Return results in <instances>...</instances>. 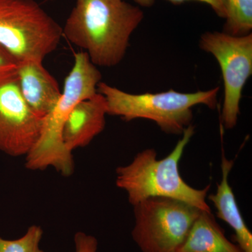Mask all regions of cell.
<instances>
[{
    "mask_svg": "<svg viewBox=\"0 0 252 252\" xmlns=\"http://www.w3.org/2000/svg\"><path fill=\"white\" fill-rule=\"evenodd\" d=\"M143 11L124 0H77L63 35L84 50L97 67L122 63L131 36L143 21Z\"/></svg>",
    "mask_w": 252,
    "mask_h": 252,
    "instance_id": "obj_1",
    "label": "cell"
},
{
    "mask_svg": "<svg viewBox=\"0 0 252 252\" xmlns=\"http://www.w3.org/2000/svg\"><path fill=\"white\" fill-rule=\"evenodd\" d=\"M194 133L195 127L189 126L171 153L164 158L158 160L155 149H147L139 152L130 163L117 167L116 184L127 193L131 205L162 197L180 200L201 211L212 212L206 201L211 186L193 188L180 175V160Z\"/></svg>",
    "mask_w": 252,
    "mask_h": 252,
    "instance_id": "obj_2",
    "label": "cell"
},
{
    "mask_svg": "<svg viewBox=\"0 0 252 252\" xmlns=\"http://www.w3.org/2000/svg\"><path fill=\"white\" fill-rule=\"evenodd\" d=\"M102 74L84 51L74 54L72 69L64 80V89L57 105L44 118L39 140L26 156V167L31 170L53 167L69 177L74 172L72 152L63 143L62 130L68 114L76 104L97 93Z\"/></svg>",
    "mask_w": 252,
    "mask_h": 252,
    "instance_id": "obj_3",
    "label": "cell"
},
{
    "mask_svg": "<svg viewBox=\"0 0 252 252\" xmlns=\"http://www.w3.org/2000/svg\"><path fill=\"white\" fill-rule=\"evenodd\" d=\"M219 92L220 87L194 93L170 89L157 94H132L102 81L97 86V93L107 102L108 115L117 116L126 122L151 120L171 135H182L192 125V109L195 106L203 104L210 109L216 108Z\"/></svg>",
    "mask_w": 252,
    "mask_h": 252,
    "instance_id": "obj_4",
    "label": "cell"
},
{
    "mask_svg": "<svg viewBox=\"0 0 252 252\" xmlns=\"http://www.w3.org/2000/svg\"><path fill=\"white\" fill-rule=\"evenodd\" d=\"M63 36V28L34 0H0V46L18 63L43 62Z\"/></svg>",
    "mask_w": 252,
    "mask_h": 252,
    "instance_id": "obj_5",
    "label": "cell"
},
{
    "mask_svg": "<svg viewBox=\"0 0 252 252\" xmlns=\"http://www.w3.org/2000/svg\"><path fill=\"white\" fill-rule=\"evenodd\" d=\"M133 207L132 237L142 252H178L201 211L162 197L146 199Z\"/></svg>",
    "mask_w": 252,
    "mask_h": 252,
    "instance_id": "obj_6",
    "label": "cell"
},
{
    "mask_svg": "<svg viewBox=\"0 0 252 252\" xmlns=\"http://www.w3.org/2000/svg\"><path fill=\"white\" fill-rule=\"evenodd\" d=\"M199 47L212 54L220 64L224 86L222 126L234 128L240 113V101L247 81L252 74V33L233 36L224 32H206Z\"/></svg>",
    "mask_w": 252,
    "mask_h": 252,
    "instance_id": "obj_7",
    "label": "cell"
},
{
    "mask_svg": "<svg viewBox=\"0 0 252 252\" xmlns=\"http://www.w3.org/2000/svg\"><path fill=\"white\" fill-rule=\"evenodd\" d=\"M44 121L25 100L16 69L0 74V151L14 157L27 155L39 140Z\"/></svg>",
    "mask_w": 252,
    "mask_h": 252,
    "instance_id": "obj_8",
    "label": "cell"
},
{
    "mask_svg": "<svg viewBox=\"0 0 252 252\" xmlns=\"http://www.w3.org/2000/svg\"><path fill=\"white\" fill-rule=\"evenodd\" d=\"M107 105L102 94L97 93L76 104L63 125L62 139L68 151L85 147L104 130Z\"/></svg>",
    "mask_w": 252,
    "mask_h": 252,
    "instance_id": "obj_9",
    "label": "cell"
},
{
    "mask_svg": "<svg viewBox=\"0 0 252 252\" xmlns=\"http://www.w3.org/2000/svg\"><path fill=\"white\" fill-rule=\"evenodd\" d=\"M20 89L25 100L32 110L45 118L57 105L62 92L59 83L36 60L18 63L16 68Z\"/></svg>",
    "mask_w": 252,
    "mask_h": 252,
    "instance_id": "obj_10",
    "label": "cell"
},
{
    "mask_svg": "<svg viewBox=\"0 0 252 252\" xmlns=\"http://www.w3.org/2000/svg\"><path fill=\"white\" fill-rule=\"evenodd\" d=\"M234 162L225 157L222 149L221 180L217 185V192L207 198L217 209V216L233 228L238 246L243 252H252V233L245 223L237 203L228 177Z\"/></svg>",
    "mask_w": 252,
    "mask_h": 252,
    "instance_id": "obj_11",
    "label": "cell"
},
{
    "mask_svg": "<svg viewBox=\"0 0 252 252\" xmlns=\"http://www.w3.org/2000/svg\"><path fill=\"white\" fill-rule=\"evenodd\" d=\"M178 252H243L225 237L212 212L200 211Z\"/></svg>",
    "mask_w": 252,
    "mask_h": 252,
    "instance_id": "obj_12",
    "label": "cell"
},
{
    "mask_svg": "<svg viewBox=\"0 0 252 252\" xmlns=\"http://www.w3.org/2000/svg\"><path fill=\"white\" fill-rule=\"evenodd\" d=\"M223 31L233 36L252 33V0H228Z\"/></svg>",
    "mask_w": 252,
    "mask_h": 252,
    "instance_id": "obj_13",
    "label": "cell"
},
{
    "mask_svg": "<svg viewBox=\"0 0 252 252\" xmlns=\"http://www.w3.org/2000/svg\"><path fill=\"white\" fill-rule=\"evenodd\" d=\"M43 230L39 225H31L26 234L17 240L0 238V252H44L39 248Z\"/></svg>",
    "mask_w": 252,
    "mask_h": 252,
    "instance_id": "obj_14",
    "label": "cell"
},
{
    "mask_svg": "<svg viewBox=\"0 0 252 252\" xmlns=\"http://www.w3.org/2000/svg\"><path fill=\"white\" fill-rule=\"evenodd\" d=\"M76 252H99L98 243L94 237L78 232L74 235Z\"/></svg>",
    "mask_w": 252,
    "mask_h": 252,
    "instance_id": "obj_15",
    "label": "cell"
},
{
    "mask_svg": "<svg viewBox=\"0 0 252 252\" xmlns=\"http://www.w3.org/2000/svg\"><path fill=\"white\" fill-rule=\"evenodd\" d=\"M166 1L175 5L183 4L187 1H200L209 5L219 17L223 19L226 17L228 0H166Z\"/></svg>",
    "mask_w": 252,
    "mask_h": 252,
    "instance_id": "obj_16",
    "label": "cell"
},
{
    "mask_svg": "<svg viewBox=\"0 0 252 252\" xmlns=\"http://www.w3.org/2000/svg\"><path fill=\"white\" fill-rule=\"evenodd\" d=\"M17 66L16 59L0 46V74L15 70Z\"/></svg>",
    "mask_w": 252,
    "mask_h": 252,
    "instance_id": "obj_17",
    "label": "cell"
},
{
    "mask_svg": "<svg viewBox=\"0 0 252 252\" xmlns=\"http://www.w3.org/2000/svg\"><path fill=\"white\" fill-rule=\"evenodd\" d=\"M133 1L143 7H150L155 3V0H133Z\"/></svg>",
    "mask_w": 252,
    "mask_h": 252,
    "instance_id": "obj_18",
    "label": "cell"
}]
</instances>
